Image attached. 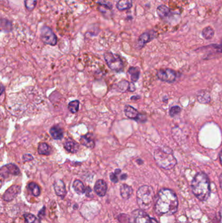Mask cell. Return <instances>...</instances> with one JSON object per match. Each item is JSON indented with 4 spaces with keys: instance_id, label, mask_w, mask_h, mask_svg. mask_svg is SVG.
<instances>
[{
    "instance_id": "f1b7e54d",
    "label": "cell",
    "mask_w": 222,
    "mask_h": 223,
    "mask_svg": "<svg viewBox=\"0 0 222 223\" xmlns=\"http://www.w3.org/2000/svg\"><path fill=\"white\" fill-rule=\"evenodd\" d=\"M130 86V82H128V81L123 80V81H121L119 83L117 87H119V89L121 90V91L124 92V91H129Z\"/></svg>"
},
{
    "instance_id": "74e56055",
    "label": "cell",
    "mask_w": 222,
    "mask_h": 223,
    "mask_svg": "<svg viewBox=\"0 0 222 223\" xmlns=\"http://www.w3.org/2000/svg\"><path fill=\"white\" fill-rule=\"evenodd\" d=\"M220 187H221V189L222 190V174H221V176L220 177Z\"/></svg>"
},
{
    "instance_id": "6da1fadb",
    "label": "cell",
    "mask_w": 222,
    "mask_h": 223,
    "mask_svg": "<svg viewBox=\"0 0 222 223\" xmlns=\"http://www.w3.org/2000/svg\"><path fill=\"white\" fill-rule=\"evenodd\" d=\"M178 199L171 190L164 189L158 194L155 204V211L158 215H172L177 211Z\"/></svg>"
},
{
    "instance_id": "60d3db41",
    "label": "cell",
    "mask_w": 222,
    "mask_h": 223,
    "mask_svg": "<svg viewBox=\"0 0 222 223\" xmlns=\"http://www.w3.org/2000/svg\"><path fill=\"white\" fill-rule=\"evenodd\" d=\"M220 159L221 164H222V150H221V151L220 153Z\"/></svg>"
},
{
    "instance_id": "277c9868",
    "label": "cell",
    "mask_w": 222,
    "mask_h": 223,
    "mask_svg": "<svg viewBox=\"0 0 222 223\" xmlns=\"http://www.w3.org/2000/svg\"><path fill=\"white\" fill-rule=\"evenodd\" d=\"M154 199V192L151 187L143 185L140 187L137 192V202L141 209H149L152 206Z\"/></svg>"
},
{
    "instance_id": "484cf974",
    "label": "cell",
    "mask_w": 222,
    "mask_h": 223,
    "mask_svg": "<svg viewBox=\"0 0 222 223\" xmlns=\"http://www.w3.org/2000/svg\"><path fill=\"white\" fill-rule=\"evenodd\" d=\"M202 35L205 39L209 40V39H212L213 37H214V30L213 29V28H211L210 26H208V27L204 28L203 29Z\"/></svg>"
},
{
    "instance_id": "44dd1931",
    "label": "cell",
    "mask_w": 222,
    "mask_h": 223,
    "mask_svg": "<svg viewBox=\"0 0 222 223\" xmlns=\"http://www.w3.org/2000/svg\"><path fill=\"white\" fill-rule=\"evenodd\" d=\"M38 152L40 155H49L51 152V148L46 143H41L38 147Z\"/></svg>"
},
{
    "instance_id": "ab89813d",
    "label": "cell",
    "mask_w": 222,
    "mask_h": 223,
    "mask_svg": "<svg viewBox=\"0 0 222 223\" xmlns=\"http://www.w3.org/2000/svg\"><path fill=\"white\" fill-rule=\"evenodd\" d=\"M220 221H221V223H222V206L220 209Z\"/></svg>"
},
{
    "instance_id": "7a4b0ae2",
    "label": "cell",
    "mask_w": 222,
    "mask_h": 223,
    "mask_svg": "<svg viewBox=\"0 0 222 223\" xmlns=\"http://www.w3.org/2000/svg\"><path fill=\"white\" fill-rule=\"evenodd\" d=\"M191 189L194 194L200 200H207L210 195V182L207 175L203 172L197 173L191 181Z\"/></svg>"
},
{
    "instance_id": "7402d4cb",
    "label": "cell",
    "mask_w": 222,
    "mask_h": 223,
    "mask_svg": "<svg viewBox=\"0 0 222 223\" xmlns=\"http://www.w3.org/2000/svg\"><path fill=\"white\" fill-rule=\"evenodd\" d=\"M197 100L202 104L208 103L210 101V94L207 91H201L197 94Z\"/></svg>"
},
{
    "instance_id": "2e32d148",
    "label": "cell",
    "mask_w": 222,
    "mask_h": 223,
    "mask_svg": "<svg viewBox=\"0 0 222 223\" xmlns=\"http://www.w3.org/2000/svg\"><path fill=\"white\" fill-rule=\"evenodd\" d=\"M54 187L56 194L60 196V197L63 198L67 194L66 187H65V183L62 180H59L56 181L54 184Z\"/></svg>"
},
{
    "instance_id": "ee69618b",
    "label": "cell",
    "mask_w": 222,
    "mask_h": 223,
    "mask_svg": "<svg viewBox=\"0 0 222 223\" xmlns=\"http://www.w3.org/2000/svg\"><path fill=\"white\" fill-rule=\"evenodd\" d=\"M3 90H4V87H3V86L2 85V94L3 93Z\"/></svg>"
},
{
    "instance_id": "d4e9b609",
    "label": "cell",
    "mask_w": 222,
    "mask_h": 223,
    "mask_svg": "<svg viewBox=\"0 0 222 223\" xmlns=\"http://www.w3.org/2000/svg\"><path fill=\"white\" fill-rule=\"evenodd\" d=\"M128 73L130 74V76H131V80L132 82H135L138 80L140 74V71L139 68L134 67H130L128 69Z\"/></svg>"
},
{
    "instance_id": "30bf717a",
    "label": "cell",
    "mask_w": 222,
    "mask_h": 223,
    "mask_svg": "<svg viewBox=\"0 0 222 223\" xmlns=\"http://www.w3.org/2000/svg\"><path fill=\"white\" fill-rule=\"evenodd\" d=\"M124 113L126 116L129 118V119L134 120L138 121H145L143 120V118L145 119V116L140 114L136 109H135L134 107L130 105H126L124 106Z\"/></svg>"
},
{
    "instance_id": "7c38bea8",
    "label": "cell",
    "mask_w": 222,
    "mask_h": 223,
    "mask_svg": "<svg viewBox=\"0 0 222 223\" xmlns=\"http://www.w3.org/2000/svg\"><path fill=\"white\" fill-rule=\"evenodd\" d=\"M155 35L156 32L153 31L146 32L141 34L138 41V47L139 49H141L145 45V44L150 42L155 37Z\"/></svg>"
},
{
    "instance_id": "8fae6325",
    "label": "cell",
    "mask_w": 222,
    "mask_h": 223,
    "mask_svg": "<svg viewBox=\"0 0 222 223\" xmlns=\"http://www.w3.org/2000/svg\"><path fill=\"white\" fill-rule=\"evenodd\" d=\"M20 191L21 187L19 185H12L8 188L4 193L3 196V200L7 202H10L19 194Z\"/></svg>"
},
{
    "instance_id": "1f68e13d",
    "label": "cell",
    "mask_w": 222,
    "mask_h": 223,
    "mask_svg": "<svg viewBox=\"0 0 222 223\" xmlns=\"http://www.w3.org/2000/svg\"><path fill=\"white\" fill-rule=\"evenodd\" d=\"M180 112H181L180 107L178 106H173L171 108L170 110H169V113H170L171 116L173 117V116L178 114V113H180Z\"/></svg>"
},
{
    "instance_id": "603a6c76",
    "label": "cell",
    "mask_w": 222,
    "mask_h": 223,
    "mask_svg": "<svg viewBox=\"0 0 222 223\" xmlns=\"http://www.w3.org/2000/svg\"><path fill=\"white\" fill-rule=\"evenodd\" d=\"M72 186L74 190H75V192L78 194H81L85 192V188L84 187V183L80 180H75V182L73 183Z\"/></svg>"
},
{
    "instance_id": "e0dca14e",
    "label": "cell",
    "mask_w": 222,
    "mask_h": 223,
    "mask_svg": "<svg viewBox=\"0 0 222 223\" xmlns=\"http://www.w3.org/2000/svg\"><path fill=\"white\" fill-rule=\"evenodd\" d=\"M98 9L103 15H107V13H110L112 9L111 3L108 2V0H100L98 2Z\"/></svg>"
},
{
    "instance_id": "5b68a950",
    "label": "cell",
    "mask_w": 222,
    "mask_h": 223,
    "mask_svg": "<svg viewBox=\"0 0 222 223\" xmlns=\"http://www.w3.org/2000/svg\"><path fill=\"white\" fill-rule=\"evenodd\" d=\"M104 58L110 69L117 73L123 71L124 67V63L119 55L110 52L104 54Z\"/></svg>"
},
{
    "instance_id": "52a82bcc",
    "label": "cell",
    "mask_w": 222,
    "mask_h": 223,
    "mask_svg": "<svg viewBox=\"0 0 222 223\" xmlns=\"http://www.w3.org/2000/svg\"><path fill=\"white\" fill-rule=\"evenodd\" d=\"M130 223H151V218L143 209L134 211L129 218Z\"/></svg>"
},
{
    "instance_id": "4fadbf2b",
    "label": "cell",
    "mask_w": 222,
    "mask_h": 223,
    "mask_svg": "<svg viewBox=\"0 0 222 223\" xmlns=\"http://www.w3.org/2000/svg\"><path fill=\"white\" fill-rule=\"evenodd\" d=\"M80 143L89 149H93L95 146L94 137L93 133H88L85 135H83L80 138Z\"/></svg>"
},
{
    "instance_id": "836d02e7",
    "label": "cell",
    "mask_w": 222,
    "mask_h": 223,
    "mask_svg": "<svg viewBox=\"0 0 222 223\" xmlns=\"http://www.w3.org/2000/svg\"><path fill=\"white\" fill-rule=\"evenodd\" d=\"M110 177L111 181L114 183H116L119 181L118 177H117V174H115V173H111L110 175Z\"/></svg>"
},
{
    "instance_id": "d6a6232c",
    "label": "cell",
    "mask_w": 222,
    "mask_h": 223,
    "mask_svg": "<svg viewBox=\"0 0 222 223\" xmlns=\"http://www.w3.org/2000/svg\"><path fill=\"white\" fill-rule=\"evenodd\" d=\"M22 159H23L24 162H28V161L32 160L33 159V157L31 154H24L23 155Z\"/></svg>"
},
{
    "instance_id": "f546056e",
    "label": "cell",
    "mask_w": 222,
    "mask_h": 223,
    "mask_svg": "<svg viewBox=\"0 0 222 223\" xmlns=\"http://www.w3.org/2000/svg\"><path fill=\"white\" fill-rule=\"evenodd\" d=\"M26 223H40L38 218L31 213H26L24 215Z\"/></svg>"
},
{
    "instance_id": "4dcf8cb0",
    "label": "cell",
    "mask_w": 222,
    "mask_h": 223,
    "mask_svg": "<svg viewBox=\"0 0 222 223\" xmlns=\"http://www.w3.org/2000/svg\"><path fill=\"white\" fill-rule=\"evenodd\" d=\"M37 5V0H25V6L29 11H33Z\"/></svg>"
},
{
    "instance_id": "b9f144b4",
    "label": "cell",
    "mask_w": 222,
    "mask_h": 223,
    "mask_svg": "<svg viewBox=\"0 0 222 223\" xmlns=\"http://www.w3.org/2000/svg\"><path fill=\"white\" fill-rule=\"evenodd\" d=\"M151 223H158V222L156 221L154 219V218H151Z\"/></svg>"
},
{
    "instance_id": "9a60e30c",
    "label": "cell",
    "mask_w": 222,
    "mask_h": 223,
    "mask_svg": "<svg viewBox=\"0 0 222 223\" xmlns=\"http://www.w3.org/2000/svg\"><path fill=\"white\" fill-rule=\"evenodd\" d=\"M94 191L99 196H104L106 194L108 186L106 183L102 180H99L95 183Z\"/></svg>"
},
{
    "instance_id": "9c48e42d",
    "label": "cell",
    "mask_w": 222,
    "mask_h": 223,
    "mask_svg": "<svg viewBox=\"0 0 222 223\" xmlns=\"http://www.w3.org/2000/svg\"><path fill=\"white\" fill-rule=\"evenodd\" d=\"M157 76L161 80L167 82H173L176 79V73L171 69H161L157 73Z\"/></svg>"
},
{
    "instance_id": "e575fe53",
    "label": "cell",
    "mask_w": 222,
    "mask_h": 223,
    "mask_svg": "<svg viewBox=\"0 0 222 223\" xmlns=\"http://www.w3.org/2000/svg\"><path fill=\"white\" fill-rule=\"evenodd\" d=\"M85 192V194H86L87 196H89V197H93V192H92V190H91V188L89 187L86 188Z\"/></svg>"
},
{
    "instance_id": "7bdbcfd3",
    "label": "cell",
    "mask_w": 222,
    "mask_h": 223,
    "mask_svg": "<svg viewBox=\"0 0 222 223\" xmlns=\"http://www.w3.org/2000/svg\"><path fill=\"white\" fill-rule=\"evenodd\" d=\"M138 99H140V97H136V96H134V97L131 98L132 100H137Z\"/></svg>"
},
{
    "instance_id": "5bb4252c",
    "label": "cell",
    "mask_w": 222,
    "mask_h": 223,
    "mask_svg": "<svg viewBox=\"0 0 222 223\" xmlns=\"http://www.w3.org/2000/svg\"><path fill=\"white\" fill-rule=\"evenodd\" d=\"M65 150L72 154H75L79 150V144L71 138H68L63 144Z\"/></svg>"
},
{
    "instance_id": "f35d334b",
    "label": "cell",
    "mask_w": 222,
    "mask_h": 223,
    "mask_svg": "<svg viewBox=\"0 0 222 223\" xmlns=\"http://www.w3.org/2000/svg\"><path fill=\"white\" fill-rule=\"evenodd\" d=\"M121 170H120V169H116V170H115V172H114V173H115V174H117H117H119L121 173Z\"/></svg>"
},
{
    "instance_id": "3957f363",
    "label": "cell",
    "mask_w": 222,
    "mask_h": 223,
    "mask_svg": "<svg viewBox=\"0 0 222 223\" xmlns=\"http://www.w3.org/2000/svg\"><path fill=\"white\" fill-rule=\"evenodd\" d=\"M153 155L156 163L164 169H171L177 164V159L170 147L165 146L156 149Z\"/></svg>"
},
{
    "instance_id": "8d00e7d4",
    "label": "cell",
    "mask_w": 222,
    "mask_h": 223,
    "mask_svg": "<svg viewBox=\"0 0 222 223\" xmlns=\"http://www.w3.org/2000/svg\"><path fill=\"white\" fill-rule=\"evenodd\" d=\"M127 174H123L121 177V179L122 180H126V179H127Z\"/></svg>"
},
{
    "instance_id": "cb8c5ba5",
    "label": "cell",
    "mask_w": 222,
    "mask_h": 223,
    "mask_svg": "<svg viewBox=\"0 0 222 223\" xmlns=\"http://www.w3.org/2000/svg\"><path fill=\"white\" fill-rule=\"evenodd\" d=\"M156 12H157V14L160 18L164 19V17H166L169 15L170 10H169V8L167 6L164 5H161L157 7Z\"/></svg>"
},
{
    "instance_id": "ba28073f",
    "label": "cell",
    "mask_w": 222,
    "mask_h": 223,
    "mask_svg": "<svg viewBox=\"0 0 222 223\" xmlns=\"http://www.w3.org/2000/svg\"><path fill=\"white\" fill-rule=\"evenodd\" d=\"M0 174H1V176L2 177L7 178L9 175L18 176L20 174V171L19 168L16 165L11 163L2 167L0 170Z\"/></svg>"
},
{
    "instance_id": "d6986e66",
    "label": "cell",
    "mask_w": 222,
    "mask_h": 223,
    "mask_svg": "<svg viewBox=\"0 0 222 223\" xmlns=\"http://www.w3.org/2000/svg\"><path fill=\"white\" fill-rule=\"evenodd\" d=\"M120 192L121 195L123 198L128 199L132 194L133 190L130 186L127 184H123L121 187Z\"/></svg>"
},
{
    "instance_id": "8992f818",
    "label": "cell",
    "mask_w": 222,
    "mask_h": 223,
    "mask_svg": "<svg viewBox=\"0 0 222 223\" xmlns=\"http://www.w3.org/2000/svg\"><path fill=\"white\" fill-rule=\"evenodd\" d=\"M41 36L42 42L46 45L55 46L58 42L57 37L52 31L51 29L48 26H43L41 31Z\"/></svg>"
},
{
    "instance_id": "4316f807",
    "label": "cell",
    "mask_w": 222,
    "mask_h": 223,
    "mask_svg": "<svg viewBox=\"0 0 222 223\" xmlns=\"http://www.w3.org/2000/svg\"><path fill=\"white\" fill-rule=\"evenodd\" d=\"M28 189L31 191L32 194L35 196H38L41 194V189L37 183L34 182H31L28 185Z\"/></svg>"
},
{
    "instance_id": "d590c367",
    "label": "cell",
    "mask_w": 222,
    "mask_h": 223,
    "mask_svg": "<svg viewBox=\"0 0 222 223\" xmlns=\"http://www.w3.org/2000/svg\"><path fill=\"white\" fill-rule=\"evenodd\" d=\"M135 90H136V87H135V86L134 84V83H130L129 91H131V92H134V91Z\"/></svg>"
},
{
    "instance_id": "ffe728a7",
    "label": "cell",
    "mask_w": 222,
    "mask_h": 223,
    "mask_svg": "<svg viewBox=\"0 0 222 223\" xmlns=\"http://www.w3.org/2000/svg\"><path fill=\"white\" fill-rule=\"evenodd\" d=\"M132 7V0H119L117 3V9L120 11L128 10Z\"/></svg>"
},
{
    "instance_id": "ac0fdd59",
    "label": "cell",
    "mask_w": 222,
    "mask_h": 223,
    "mask_svg": "<svg viewBox=\"0 0 222 223\" xmlns=\"http://www.w3.org/2000/svg\"><path fill=\"white\" fill-rule=\"evenodd\" d=\"M50 133L54 140H61L63 137V130L58 125L52 127L50 130Z\"/></svg>"
},
{
    "instance_id": "83f0119b",
    "label": "cell",
    "mask_w": 222,
    "mask_h": 223,
    "mask_svg": "<svg viewBox=\"0 0 222 223\" xmlns=\"http://www.w3.org/2000/svg\"><path fill=\"white\" fill-rule=\"evenodd\" d=\"M80 101L78 100H72L68 104V108L69 111L72 113H76L79 110Z\"/></svg>"
}]
</instances>
